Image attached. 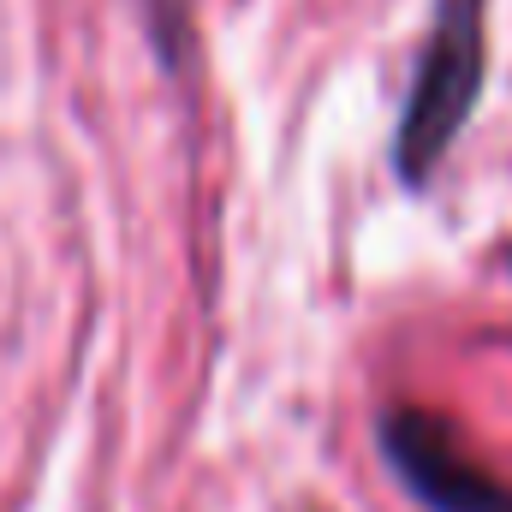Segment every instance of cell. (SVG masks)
Segmentation results:
<instances>
[{
  "label": "cell",
  "instance_id": "3957f363",
  "mask_svg": "<svg viewBox=\"0 0 512 512\" xmlns=\"http://www.w3.org/2000/svg\"><path fill=\"white\" fill-rule=\"evenodd\" d=\"M143 6H149V42L161 66H179L191 42V0H143Z\"/></svg>",
  "mask_w": 512,
  "mask_h": 512
},
{
  "label": "cell",
  "instance_id": "6da1fadb",
  "mask_svg": "<svg viewBox=\"0 0 512 512\" xmlns=\"http://www.w3.org/2000/svg\"><path fill=\"white\" fill-rule=\"evenodd\" d=\"M489 78V0H435L417 72L387 143V167L405 191H429L447 149L471 126Z\"/></svg>",
  "mask_w": 512,
  "mask_h": 512
},
{
  "label": "cell",
  "instance_id": "7a4b0ae2",
  "mask_svg": "<svg viewBox=\"0 0 512 512\" xmlns=\"http://www.w3.org/2000/svg\"><path fill=\"white\" fill-rule=\"evenodd\" d=\"M387 471L423 512H512V483L465 453L459 429L417 405H387L376 417Z\"/></svg>",
  "mask_w": 512,
  "mask_h": 512
}]
</instances>
